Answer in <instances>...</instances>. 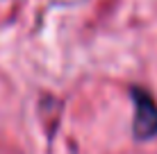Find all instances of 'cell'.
<instances>
[{"instance_id":"obj_1","label":"cell","mask_w":157,"mask_h":154,"mask_svg":"<svg viewBox=\"0 0 157 154\" xmlns=\"http://www.w3.org/2000/svg\"><path fill=\"white\" fill-rule=\"evenodd\" d=\"M134 100V136L153 138L157 134V102L144 88H132Z\"/></svg>"}]
</instances>
